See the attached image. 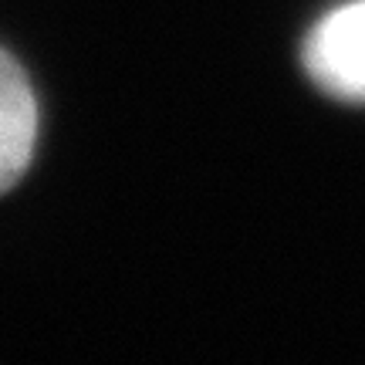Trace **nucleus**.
Instances as JSON below:
<instances>
[{"mask_svg":"<svg viewBox=\"0 0 365 365\" xmlns=\"http://www.w3.org/2000/svg\"><path fill=\"white\" fill-rule=\"evenodd\" d=\"M38 102L24 68L0 48V193L14 190L34 159Z\"/></svg>","mask_w":365,"mask_h":365,"instance_id":"f03ea898","label":"nucleus"},{"mask_svg":"<svg viewBox=\"0 0 365 365\" xmlns=\"http://www.w3.org/2000/svg\"><path fill=\"white\" fill-rule=\"evenodd\" d=\"M304 71L318 88L341 102H365V0L328 11L301 51Z\"/></svg>","mask_w":365,"mask_h":365,"instance_id":"f257e3e1","label":"nucleus"}]
</instances>
